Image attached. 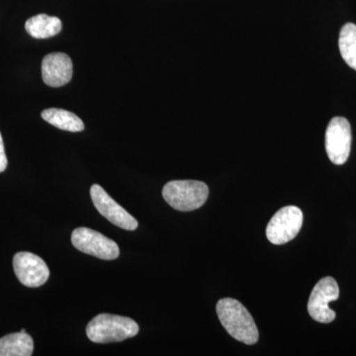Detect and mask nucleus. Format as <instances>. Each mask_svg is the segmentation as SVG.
<instances>
[{
  "label": "nucleus",
  "mask_w": 356,
  "mask_h": 356,
  "mask_svg": "<svg viewBox=\"0 0 356 356\" xmlns=\"http://www.w3.org/2000/svg\"><path fill=\"white\" fill-rule=\"evenodd\" d=\"M218 317L229 336L252 346L259 341V334L254 318L238 300L224 298L217 303Z\"/></svg>",
  "instance_id": "f257e3e1"
},
{
  "label": "nucleus",
  "mask_w": 356,
  "mask_h": 356,
  "mask_svg": "<svg viewBox=\"0 0 356 356\" xmlns=\"http://www.w3.org/2000/svg\"><path fill=\"white\" fill-rule=\"evenodd\" d=\"M139 325L127 317L100 314L93 318L86 327V334L95 343H119L137 336Z\"/></svg>",
  "instance_id": "f03ea898"
},
{
  "label": "nucleus",
  "mask_w": 356,
  "mask_h": 356,
  "mask_svg": "<svg viewBox=\"0 0 356 356\" xmlns=\"http://www.w3.org/2000/svg\"><path fill=\"white\" fill-rule=\"evenodd\" d=\"M163 196L173 209L189 212L202 207L209 196V188L197 180H173L163 186Z\"/></svg>",
  "instance_id": "7ed1b4c3"
},
{
  "label": "nucleus",
  "mask_w": 356,
  "mask_h": 356,
  "mask_svg": "<svg viewBox=\"0 0 356 356\" xmlns=\"http://www.w3.org/2000/svg\"><path fill=\"white\" fill-rule=\"evenodd\" d=\"M302 225L303 213L298 207L286 206L281 208L267 225V240L273 245H284L296 238Z\"/></svg>",
  "instance_id": "20e7f679"
},
{
  "label": "nucleus",
  "mask_w": 356,
  "mask_h": 356,
  "mask_svg": "<svg viewBox=\"0 0 356 356\" xmlns=\"http://www.w3.org/2000/svg\"><path fill=\"white\" fill-rule=\"evenodd\" d=\"M72 243L79 252L104 261H113L120 254L118 245L114 241L95 229L83 227L72 232Z\"/></svg>",
  "instance_id": "39448f33"
},
{
  "label": "nucleus",
  "mask_w": 356,
  "mask_h": 356,
  "mask_svg": "<svg viewBox=\"0 0 356 356\" xmlns=\"http://www.w3.org/2000/svg\"><path fill=\"white\" fill-rule=\"evenodd\" d=\"M339 297V288L332 277H325L318 281L310 295L308 312L314 320L323 324H329L336 318V312L332 311L329 304Z\"/></svg>",
  "instance_id": "423d86ee"
},
{
  "label": "nucleus",
  "mask_w": 356,
  "mask_h": 356,
  "mask_svg": "<svg viewBox=\"0 0 356 356\" xmlns=\"http://www.w3.org/2000/svg\"><path fill=\"white\" fill-rule=\"evenodd\" d=\"M351 128L350 122L343 117H334L325 132V151L332 163L343 165L350 156Z\"/></svg>",
  "instance_id": "0eeeda50"
},
{
  "label": "nucleus",
  "mask_w": 356,
  "mask_h": 356,
  "mask_svg": "<svg viewBox=\"0 0 356 356\" xmlns=\"http://www.w3.org/2000/svg\"><path fill=\"white\" fill-rule=\"evenodd\" d=\"M90 196L98 212L115 226L127 231H135L139 226L137 220L110 197L109 194L100 185L93 184L91 186Z\"/></svg>",
  "instance_id": "6e6552de"
},
{
  "label": "nucleus",
  "mask_w": 356,
  "mask_h": 356,
  "mask_svg": "<svg viewBox=\"0 0 356 356\" xmlns=\"http://www.w3.org/2000/svg\"><path fill=\"white\" fill-rule=\"evenodd\" d=\"M13 268L18 280L30 288L42 286L50 276L46 262L32 252H20L14 255Z\"/></svg>",
  "instance_id": "1a4fd4ad"
},
{
  "label": "nucleus",
  "mask_w": 356,
  "mask_h": 356,
  "mask_svg": "<svg viewBox=\"0 0 356 356\" xmlns=\"http://www.w3.org/2000/svg\"><path fill=\"white\" fill-rule=\"evenodd\" d=\"M42 76L44 84L51 88H60L72 81V58L65 53H51L42 62Z\"/></svg>",
  "instance_id": "9d476101"
},
{
  "label": "nucleus",
  "mask_w": 356,
  "mask_h": 356,
  "mask_svg": "<svg viewBox=\"0 0 356 356\" xmlns=\"http://www.w3.org/2000/svg\"><path fill=\"white\" fill-rule=\"evenodd\" d=\"M63 23L60 18L38 14L29 18L25 23V29L35 39H49L62 31Z\"/></svg>",
  "instance_id": "9b49d317"
},
{
  "label": "nucleus",
  "mask_w": 356,
  "mask_h": 356,
  "mask_svg": "<svg viewBox=\"0 0 356 356\" xmlns=\"http://www.w3.org/2000/svg\"><path fill=\"white\" fill-rule=\"evenodd\" d=\"M34 341L29 334L20 332L0 339V356H31Z\"/></svg>",
  "instance_id": "f8f14e48"
},
{
  "label": "nucleus",
  "mask_w": 356,
  "mask_h": 356,
  "mask_svg": "<svg viewBox=\"0 0 356 356\" xmlns=\"http://www.w3.org/2000/svg\"><path fill=\"white\" fill-rule=\"evenodd\" d=\"M41 116L44 121L60 130L69 132H81L84 130V124L81 119L65 109H46L42 112Z\"/></svg>",
  "instance_id": "ddd939ff"
},
{
  "label": "nucleus",
  "mask_w": 356,
  "mask_h": 356,
  "mask_svg": "<svg viewBox=\"0 0 356 356\" xmlns=\"http://www.w3.org/2000/svg\"><path fill=\"white\" fill-rule=\"evenodd\" d=\"M341 57L351 69L356 70V25L348 23L341 28L339 39Z\"/></svg>",
  "instance_id": "4468645a"
},
{
  "label": "nucleus",
  "mask_w": 356,
  "mask_h": 356,
  "mask_svg": "<svg viewBox=\"0 0 356 356\" xmlns=\"http://www.w3.org/2000/svg\"><path fill=\"white\" fill-rule=\"evenodd\" d=\"M7 158L6 149H4V143L2 140L1 133H0V172H3L7 168Z\"/></svg>",
  "instance_id": "2eb2a0df"
}]
</instances>
